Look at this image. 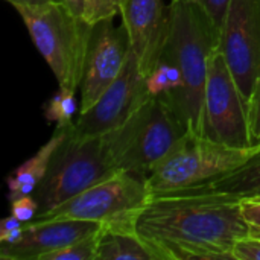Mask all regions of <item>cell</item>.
Masks as SVG:
<instances>
[{"label": "cell", "instance_id": "obj_18", "mask_svg": "<svg viewBox=\"0 0 260 260\" xmlns=\"http://www.w3.org/2000/svg\"><path fill=\"white\" fill-rule=\"evenodd\" d=\"M76 90L61 88L49 99L46 104L44 114L47 120L56 122V126H64L73 123V116L76 113Z\"/></svg>", "mask_w": 260, "mask_h": 260}, {"label": "cell", "instance_id": "obj_6", "mask_svg": "<svg viewBox=\"0 0 260 260\" xmlns=\"http://www.w3.org/2000/svg\"><path fill=\"white\" fill-rule=\"evenodd\" d=\"M119 172L110 161L101 137H81L70 128L52 155L49 169L34 190L38 215L44 216L88 187Z\"/></svg>", "mask_w": 260, "mask_h": 260}, {"label": "cell", "instance_id": "obj_16", "mask_svg": "<svg viewBox=\"0 0 260 260\" xmlns=\"http://www.w3.org/2000/svg\"><path fill=\"white\" fill-rule=\"evenodd\" d=\"M204 187L232 193L239 198L260 197V151L239 168L204 184Z\"/></svg>", "mask_w": 260, "mask_h": 260}, {"label": "cell", "instance_id": "obj_3", "mask_svg": "<svg viewBox=\"0 0 260 260\" xmlns=\"http://www.w3.org/2000/svg\"><path fill=\"white\" fill-rule=\"evenodd\" d=\"M187 131L166 101L151 96L120 126L101 139L117 171L146 178Z\"/></svg>", "mask_w": 260, "mask_h": 260}, {"label": "cell", "instance_id": "obj_5", "mask_svg": "<svg viewBox=\"0 0 260 260\" xmlns=\"http://www.w3.org/2000/svg\"><path fill=\"white\" fill-rule=\"evenodd\" d=\"M260 151V145L235 148L190 131L146 177L151 195H163L193 187L232 172Z\"/></svg>", "mask_w": 260, "mask_h": 260}, {"label": "cell", "instance_id": "obj_13", "mask_svg": "<svg viewBox=\"0 0 260 260\" xmlns=\"http://www.w3.org/2000/svg\"><path fill=\"white\" fill-rule=\"evenodd\" d=\"M101 224L78 219H34L26 222L18 241L0 244L5 260H41L43 256L62 250L70 244L96 233Z\"/></svg>", "mask_w": 260, "mask_h": 260}, {"label": "cell", "instance_id": "obj_4", "mask_svg": "<svg viewBox=\"0 0 260 260\" xmlns=\"http://www.w3.org/2000/svg\"><path fill=\"white\" fill-rule=\"evenodd\" d=\"M29 35L61 88L81 87L93 24L75 15L58 0L37 8H15Z\"/></svg>", "mask_w": 260, "mask_h": 260}, {"label": "cell", "instance_id": "obj_10", "mask_svg": "<svg viewBox=\"0 0 260 260\" xmlns=\"http://www.w3.org/2000/svg\"><path fill=\"white\" fill-rule=\"evenodd\" d=\"M149 98L146 75L140 70L139 61L129 49L119 76L87 111L79 113L73 122V133L81 137H102L120 126Z\"/></svg>", "mask_w": 260, "mask_h": 260}, {"label": "cell", "instance_id": "obj_27", "mask_svg": "<svg viewBox=\"0 0 260 260\" xmlns=\"http://www.w3.org/2000/svg\"><path fill=\"white\" fill-rule=\"evenodd\" d=\"M62 3L67 9H70L75 15L84 18V8H85V0H58Z\"/></svg>", "mask_w": 260, "mask_h": 260}, {"label": "cell", "instance_id": "obj_20", "mask_svg": "<svg viewBox=\"0 0 260 260\" xmlns=\"http://www.w3.org/2000/svg\"><path fill=\"white\" fill-rule=\"evenodd\" d=\"M123 0H85L84 20L94 24L101 20L114 18L120 14V6Z\"/></svg>", "mask_w": 260, "mask_h": 260}, {"label": "cell", "instance_id": "obj_25", "mask_svg": "<svg viewBox=\"0 0 260 260\" xmlns=\"http://www.w3.org/2000/svg\"><path fill=\"white\" fill-rule=\"evenodd\" d=\"M26 222H21L14 215L5 218L0 224V244H11L20 239L23 227Z\"/></svg>", "mask_w": 260, "mask_h": 260}, {"label": "cell", "instance_id": "obj_11", "mask_svg": "<svg viewBox=\"0 0 260 260\" xmlns=\"http://www.w3.org/2000/svg\"><path fill=\"white\" fill-rule=\"evenodd\" d=\"M129 38L125 26H116L114 18L93 24L81 81L79 113L87 111L122 72L129 53Z\"/></svg>", "mask_w": 260, "mask_h": 260}, {"label": "cell", "instance_id": "obj_15", "mask_svg": "<svg viewBox=\"0 0 260 260\" xmlns=\"http://www.w3.org/2000/svg\"><path fill=\"white\" fill-rule=\"evenodd\" d=\"M72 126H73V123L64 125V126H56L52 137L37 151V154H34L30 158H27L24 163H21L15 171H12L8 175L6 181H8V187H9V201L20 198L23 195L34 193V190L43 181V178L49 169L53 152L61 145V142L66 139V136L69 134Z\"/></svg>", "mask_w": 260, "mask_h": 260}, {"label": "cell", "instance_id": "obj_26", "mask_svg": "<svg viewBox=\"0 0 260 260\" xmlns=\"http://www.w3.org/2000/svg\"><path fill=\"white\" fill-rule=\"evenodd\" d=\"M195 2H198L201 6L206 8V11L212 15L213 21L216 23V26L221 30V26L224 23L230 0H195Z\"/></svg>", "mask_w": 260, "mask_h": 260}, {"label": "cell", "instance_id": "obj_7", "mask_svg": "<svg viewBox=\"0 0 260 260\" xmlns=\"http://www.w3.org/2000/svg\"><path fill=\"white\" fill-rule=\"evenodd\" d=\"M152 198L146 178L119 171L35 219H78L101 225H136Z\"/></svg>", "mask_w": 260, "mask_h": 260}, {"label": "cell", "instance_id": "obj_2", "mask_svg": "<svg viewBox=\"0 0 260 260\" xmlns=\"http://www.w3.org/2000/svg\"><path fill=\"white\" fill-rule=\"evenodd\" d=\"M169 17V34L161 56L180 70L181 87L168 104L190 133L203 136L204 93L210 61L219 43V27L195 0H172Z\"/></svg>", "mask_w": 260, "mask_h": 260}, {"label": "cell", "instance_id": "obj_1", "mask_svg": "<svg viewBox=\"0 0 260 260\" xmlns=\"http://www.w3.org/2000/svg\"><path fill=\"white\" fill-rule=\"evenodd\" d=\"M136 229L163 260H235L233 245L248 235L241 198L204 186L154 195Z\"/></svg>", "mask_w": 260, "mask_h": 260}, {"label": "cell", "instance_id": "obj_23", "mask_svg": "<svg viewBox=\"0 0 260 260\" xmlns=\"http://www.w3.org/2000/svg\"><path fill=\"white\" fill-rule=\"evenodd\" d=\"M248 125L253 145H260V78L248 102Z\"/></svg>", "mask_w": 260, "mask_h": 260}, {"label": "cell", "instance_id": "obj_28", "mask_svg": "<svg viewBox=\"0 0 260 260\" xmlns=\"http://www.w3.org/2000/svg\"><path fill=\"white\" fill-rule=\"evenodd\" d=\"M8 3H11L14 8L18 6H27V8H37V6H43L46 3H49L50 0H6Z\"/></svg>", "mask_w": 260, "mask_h": 260}, {"label": "cell", "instance_id": "obj_19", "mask_svg": "<svg viewBox=\"0 0 260 260\" xmlns=\"http://www.w3.org/2000/svg\"><path fill=\"white\" fill-rule=\"evenodd\" d=\"M98 233L85 236L62 250H56L43 256L41 260H96L98 257Z\"/></svg>", "mask_w": 260, "mask_h": 260}, {"label": "cell", "instance_id": "obj_21", "mask_svg": "<svg viewBox=\"0 0 260 260\" xmlns=\"http://www.w3.org/2000/svg\"><path fill=\"white\" fill-rule=\"evenodd\" d=\"M241 209L248 227V236L260 239V197L241 198Z\"/></svg>", "mask_w": 260, "mask_h": 260}, {"label": "cell", "instance_id": "obj_17", "mask_svg": "<svg viewBox=\"0 0 260 260\" xmlns=\"http://www.w3.org/2000/svg\"><path fill=\"white\" fill-rule=\"evenodd\" d=\"M146 87L152 98L169 102L181 87V75L177 66L165 56H160L155 67L146 75Z\"/></svg>", "mask_w": 260, "mask_h": 260}, {"label": "cell", "instance_id": "obj_22", "mask_svg": "<svg viewBox=\"0 0 260 260\" xmlns=\"http://www.w3.org/2000/svg\"><path fill=\"white\" fill-rule=\"evenodd\" d=\"M11 215L18 218L21 222H30L38 215V203L34 195H23L11 201Z\"/></svg>", "mask_w": 260, "mask_h": 260}, {"label": "cell", "instance_id": "obj_24", "mask_svg": "<svg viewBox=\"0 0 260 260\" xmlns=\"http://www.w3.org/2000/svg\"><path fill=\"white\" fill-rule=\"evenodd\" d=\"M235 260H260V239L253 236H244L233 245Z\"/></svg>", "mask_w": 260, "mask_h": 260}, {"label": "cell", "instance_id": "obj_12", "mask_svg": "<svg viewBox=\"0 0 260 260\" xmlns=\"http://www.w3.org/2000/svg\"><path fill=\"white\" fill-rule=\"evenodd\" d=\"M122 24L140 70L148 75L158 62L169 34V6L163 0H123Z\"/></svg>", "mask_w": 260, "mask_h": 260}, {"label": "cell", "instance_id": "obj_8", "mask_svg": "<svg viewBox=\"0 0 260 260\" xmlns=\"http://www.w3.org/2000/svg\"><path fill=\"white\" fill-rule=\"evenodd\" d=\"M203 136L235 148L257 146L251 143L250 137L248 102L218 49L212 56L207 75Z\"/></svg>", "mask_w": 260, "mask_h": 260}, {"label": "cell", "instance_id": "obj_14", "mask_svg": "<svg viewBox=\"0 0 260 260\" xmlns=\"http://www.w3.org/2000/svg\"><path fill=\"white\" fill-rule=\"evenodd\" d=\"M96 260H163V256L136 225H101Z\"/></svg>", "mask_w": 260, "mask_h": 260}, {"label": "cell", "instance_id": "obj_9", "mask_svg": "<svg viewBox=\"0 0 260 260\" xmlns=\"http://www.w3.org/2000/svg\"><path fill=\"white\" fill-rule=\"evenodd\" d=\"M218 50L250 102L260 78V0H230Z\"/></svg>", "mask_w": 260, "mask_h": 260}]
</instances>
